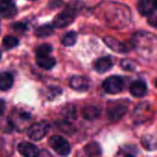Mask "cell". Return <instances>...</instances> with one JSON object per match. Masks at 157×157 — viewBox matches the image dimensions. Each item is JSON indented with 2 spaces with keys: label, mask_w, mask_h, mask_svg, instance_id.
<instances>
[{
  "label": "cell",
  "mask_w": 157,
  "mask_h": 157,
  "mask_svg": "<svg viewBox=\"0 0 157 157\" xmlns=\"http://www.w3.org/2000/svg\"><path fill=\"white\" fill-rule=\"evenodd\" d=\"M123 87H124L123 79L117 75L109 76L103 82V88L107 93L109 94H118L123 90Z\"/></svg>",
  "instance_id": "6da1fadb"
},
{
  "label": "cell",
  "mask_w": 157,
  "mask_h": 157,
  "mask_svg": "<svg viewBox=\"0 0 157 157\" xmlns=\"http://www.w3.org/2000/svg\"><path fill=\"white\" fill-rule=\"evenodd\" d=\"M53 33V28L51 25H43L38 28L35 31V35L40 38H45Z\"/></svg>",
  "instance_id": "2e32d148"
},
{
  "label": "cell",
  "mask_w": 157,
  "mask_h": 157,
  "mask_svg": "<svg viewBox=\"0 0 157 157\" xmlns=\"http://www.w3.org/2000/svg\"><path fill=\"white\" fill-rule=\"evenodd\" d=\"M30 1H35V0H30Z\"/></svg>",
  "instance_id": "83f0119b"
},
{
  "label": "cell",
  "mask_w": 157,
  "mask_h": 157,
  "mask_svg": "<svg viewBox=\"0 0 157 157\" xmlns=\"http://www.w3.org/2000/svg\"><path fill=\"white\" fill-rule=\"evenodd\" d=\"M99 109L96 107L93 106H88L86 107L83 109V116L85 119L89 120V121H93L95 119H97L99 115Z\"/></svg>",
  "instance_id": "9a60e30c"
},
{
  "label": "cell",
  "mask_w": 157,
  "mask_h": 157,
  "mask_svg": "<svg viewBox=\"0 0 157 157\" xmlns=\"http://www.w3.org/2000/svg\"><path fill=\"white\" fill-rule=\"evenodd\" d=\"M4 111H5V101L0 99V116L3 115Z\"/></svg>",
  "instance_id": "d4e9b609"
},
{
  "label": "cell",
  "mask_w": 157,
  "mask_h": 157,
  "mask_svg": "<svg viewBox=\"0 0 157 157\" xmlns=\"http://www.w3.org/2000/svg\"><path fill=\"white\" fill-rule=\"evenodd\" d=\"M22 28V30L24 31L25 29H26V25L25 24H21V23H16L15 25H14V29L17 31H19L20 30V29Z\"/></svg>",
  "instance_id": "cb8c5ba5"
},
{
  "label": "cell",
  "mask_w": 157,
  "mask_h": 157,
  "mask_svg": "<svg viewBox=\"0 0 157 157\" xmlns=\"http://www.w3.org/2000/svg\"><path fill=\"white\" fill-rule=\"evenodd\" d=\"M75 13L73 10H65L63 13L58 14L53 19V26L56 28H63L66 27L70 23L74 21Z\"/></svg>",
  "instance_id": "277c9868"
},
{
  "label": "cell",
  "mask_w": 157,
  "mask_h": 157,
  "mask_svg": "<svg viewBox=\"0 0 157 157\" xmlns=\"http://www.w3.org/2000/svg\"><path fill=\"white\" fill-rule=\"evenodd\" d=\"M121 66L124 70H129V71L135 70L136 68V64L132 60H123L121 63Z\"/></svg>",
  "instance_id": "7402d4cb"
},
{
  "label": "cell",
  "mask_w": 157,
  "mask_h": 157,
  "mask_svg": "<svg viewBox=\"0 0 157 157\" xmlns=\"http://www.w3.org/2000/svg\"><path fill=\"white\" fill-rule=\"evenodd\" d=\"M76 40L77 34L75 31H69L62 38V43L64 46H73L76 42Z\"/></svg>",
  "instance_id": "e0dca14e"
},
{
  "label": "cell",
  "mask_w": 157,
  "mask_h": 157,
  "mask_svg": "<svg viewBox=\"0 0 157 157\" xmlns=\"http://www.w3.org/2000/svg\"><path fill=\"white\" fill-rule=\"evenodd\" d=\"M2 1H12V0H0V2H2Z\"/></svg>",
  "instance_id": "484cf974"
},
{
  "label": "cell",
  "mask_w": 157,
  "mask_h": 157,
  "mask_svg": "<svg viewBox=\"0 0 157 157\" xmlns=\"http://www.w3.org/2000/svg\"><path fill=\"white\" fill-rule=\"evenodd\" d=\"M2 45L6 50H10L18 45V40L13 36H6L3 39Z\"/></svg>",
  "instance_id": "ac0fdd59"
},
{
  "label": "cell",
  "mask_w": 157,
  "mask_h": 157,
  "mask_svg": "<svg viewBox=\"0 0 157 157\" xmlns=\"http://www.w3.org/2000/svg\"><path fill=\"white\" fill-rule=\"evenodd\" d=\"M130 91L133 97L143 98L147 93V86L142 80H136L132 83L130 86Z\"/></svg>",
  "instance_id": "ba28073f"
},
{
  "label": "cell",
  "mask_w": 157,
  "mask_h": 157,
  "mask_svg": "<svg viewBox=\"0 0 157 157\" xmlns=\"http://www.w3.org/2000/svg\"><path fill=\"white\" fill-rule=\"evenodd\" d=\"M49 129L50 125L46 121L38 122L29 127L28 131V135L32 141H40L47 134Z\"/></svg>",
  "instance_id": "3957f363"
},
{
  "label": "cell",
  "mask_w": 157,
  "mask_h": 157,
  "mask_svg": "<svg viewBox=\"0 0 157 157\" xmlns=\"http://www.w3.org/2000/svg\"><path fill=\"white\" fill-rule=\"evenodd\" d=\"M86 153L87 155H90V156H93V155H98L101 154V151H100V147L98 144L96 143H92V144H89L86 149H85Z\"/></svg>",
  "instance_id": "d6986e66"
},
{
  "label": "cell",
  "mask_w": 157,
  "mask_h": 157,
  "mask_svg": "<svg viewBox=\"0 0 157 157\" xmlns=\"http://www.w3.org/2000/svg\"><path fill=\"white\" fill-rule=\"evenodd\" d=\"M0 59H1V51H0Z\"/></svg>",
  "instance_id": "4316f807"
},
{
  "label": "cell",
  "mask_w": 157,
  "mask_h": 157,
  "mask_svg": "<svg viewBox=\"0 0 157 157\" xmlns=\"http://www.w3.org/2000/svg\"><path fill=\"white\" fill-rule=\"evenodd\" d=\"M104 42L114 52H127L128 49L126 47V45H124L123 43L120 42L119 40H117L115 38L113 37H105L104 38Z\"/></svg>",
  "instance_id": "8fae6325"
},
{
  "label": "cell",
  "mask_w": 157,
  "mask_h": 157,
  "mask_svg": "<svg viewBox=\"0 0 157 157\" xmlns=\"http://www.w3.org/2000/svg\"><path fill=\"white\" fill-rule=\"evenodd\" d=\"M17 150L19 154L23 156L35 157L39 155V149L37 148V146H35L30 143H27V142L20 143L17 146Z\"/></svg>",
  "instance_id": "5b68a950"
},
{
  "label": "cell",
  "mask_w": 157,
  "mask_h": 157,
  "mask_svg": "<svg viewBox=\"0 0 157 157\" xmlns=\"http://www.w3.org/2000/svg\"><path fill=\"white\" fill-rule=\"evenodd\" d=\"M114 63L110 57H101L95 63V69L98 73H106L111 69Z\"/></svg>",
  "instance_id": "9c48e42d"
},
{
  "label": "cell",
  "mask_w": 157,
  "mask_h": 157,
  "mask_svg": "<svg viewBox=\"0 0 157 157\" xmlns=\"http://www.w3.org/2000/svg\"><path fill=\"white\" fill-rule=\"evenodd\" d=\"M17 14V7L11 1L0 2V15L5 18H11Z\"/></svg>",
  "instance_id": "52a82bcc"
},
{
  "label": "cell",
  "mask_w": 157,
  "mask_h": 157,
  "mask_svg": "<svg viewBox=\"0 0 157 157\" xmlns=\"http://www.w3.org/2000/svg\"><path fill=\"white\" fill-rule=\"evenodd\" d=\"M138 9L142 15L149 16L155 12V0H140L138 3Z\"/></svg>",
  "instance_id": "30bf717a"
},
{
  "label": "cell",
  "mask_w": 157,
  "mask_h": 157,
  "mask_svg": "<svg viewBox=\"0 0 157 157\" xmlns=\"http://www.w3.org/2000/svg\"><path fill=\"white\" fill-rule=\"evenodd\" d=\"M56 63V61L54 58L51 57L50 55H42V56H37V64L44 69H52Z\"/></svg>",
  "instance_id": "4fadbf2b"
},
{
  "label": "cell",
  "mask_w": 157,
  "mask_h": 157,
  "mask_svg": "<svg viewBox=\"0 0 157 157\" xmlns=\"http://www.w3.org/2000/svg\"><path fill=\"white\" fill-rule=\"evenodd\" d=\"M63 115L69 119V120H72V119H75V109L73 106H68L64 109L63 110Z\"/></svg>",
  "instance_id": "44dd1931"
},
{
  "label": "cell",
  "mask_w": 157,
  "mask_h": 157,
  "mask_svg": "<svg viewBox=\"0 0 157 157\" xmlns=\"http://www.w3.org/2000/svg\"><path fill=\"white\" fill-rule=\"evenodd\" d=\"M50 145L60 155H68L71 152L69 143L62 136H52L50 139Z\"/></svg>",
  "instance_id": "7a4b0ae2"
},
{
  "label": "cell",
  "mask_w": 157,
  "mask_h": 157,
  "mask_svg": "<svg viewBox=\"0 0 157 157\" xmlns=\"http://www.w3.org/2000/svg\"><path fill=\"white\" fill-rule=\"evenodd\" d=\"M13 76L9 73H1L0 74V90L6 91L10 89L13 86Z\"/></svg>",
  "instance_id": "5bb4252c"
},
{
  "label": "cell",
  "mask_w": 157,
  "mask_h": 157,
  "mask_svg": "<svg viewBox=\"0 0 157 157\" xmlns=\"http://www.w3.org/2000/svg\"><path fill=\"white\" fill-rule=\"evenodd\" d=\"M69 85L72 88L78 90V91H86L89 87V82L88 79L85 76L80 75H75L70 79Z\"/></svg>",
  "instance_id": "8992f818"
},
{
  "label": "cell",
  "mask_w": 157,
  "mask_h": 157,
  "mask_svg": "<svg viewBox=\"0 0 157 157\" xmlns=\"http://www.w3.org/2000/svg\"><path fill=\"white\" fill-rule=\"evenodd\" d=\"M52 52V47L50 44H41L40 45L36 50L37 56H42V55H50V53Z\"/></svg>",
  "instance_id": "ffe728a7"
},
{
  "label": "cell",
  "mask_w": 157,
  "mask_h": 157,
  "mask_svg": "<svg viewBox=\"0 0 157 157\" xmlns=\"http://www.w3.org/2000/svg\"><path fill=\"white\" fill-rule=\"evenodd\" d=\"M127 107L124 105H116L109 109V117L111 121H119L127 112Z\"/></svg>",
  "instance_id": "7c38bea8"
},
{
  "label": "cell",
  "mask_w": 157,
  "mask_h": 157,
  "mask_svg": "<svg viewBox=\"0 0 157 157\" xmlns=\"http://www.w3.org/2000/svg\"><path fill=\"white\" fill-rule=\"evenodd\" d=\"M149 19H148V22L153 26V27H155L156 25V15H155V12H154L153 14L149 15Z\"/></svg>",
  "instance_id": "603a6c76"
}]
</instances>
